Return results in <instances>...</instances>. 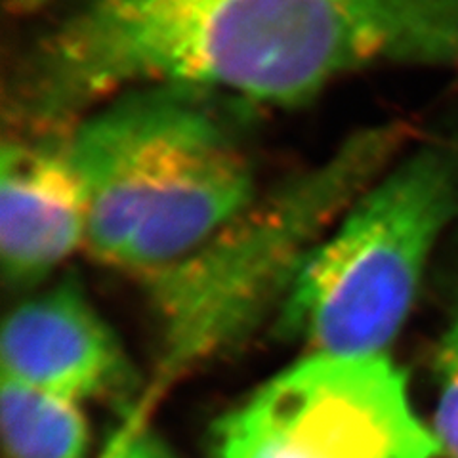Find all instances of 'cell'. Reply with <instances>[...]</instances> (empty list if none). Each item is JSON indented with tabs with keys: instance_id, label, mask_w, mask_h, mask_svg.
Returning a JSON list of instances; mask_svg holds the SVG:
<instances>
[{
	"instance_id": "1",
	"label": "cell",
	"mask_w": 458,
	"mask_h": 458,
	"mask_svg": "<svg viewBox=\"0 0 458 458\" xmlns=\"http://www.w3.org/2000/svg\"><path fill=\"white\" fill-rule=\"evenodd\" d=\"M384 65L458 69V0H73L25 96L50 121L155 84L294 106Z\"/></svg>"
},
{
	"instance_id": "2",
	"label": "cell",
	"mask_w": 458,
	"mask_h": 458,
	"mask_svg": "<svg viewBox=\"0 0 458 458\" xmlns=\"http://www.w3.org/2000/svg\"><path fill=\"white\" fill-rule=\"evenodd\" d=\"M222 99L188 86H140L77 124L67 151L86 197L84 247L99 262L148 279L256 199Z\"/></svg>"
},
{
	"instance_id": "3",
	"label": "cell",
	"mask_w": 458,
	"mask_h": 458,
	"mask_svg": "<svg viewBox=\"0 0 458 458\" xmlns=\"http://www.w3.org/2000/svg\"><path fill=\"white\" fill-rule=\"evenodd\" d=\"M397 128L352 136L325 163L252 200L205 245L143 279L161 323V382L235 346L279 311L306 258L392 166Z\"/></svg>"
},
{
	"instance_id": "4",
	"label": "cell",
	"mask_w": 458,
	"mask_h": 458,
	"mask_svg": "<svg viewBox=\"0 0 458 458\" xmlns=\"http://www.w3.org/2000/svg\"><path fill=\"white\" fill-rule=\"evenodd\" d=\"M458 218V141L388 166L311 250L277 311L325 355H388L443 232Z\"/></svg>"
},
{
	"instance_id": "5",
	"label": "cell",
	"mask_w": 458,
	"mask_h": 458,
	"mask_svg": "<svg viewBox=\"0 0 458 458\" xmlns=\"http://www.w3.org/2000/svg\"><path fill=\"white\" fill-rule=\"evenodd\" d=\"M214 458H439L390 355L308 353L212 428Z\"/></svg>"
},
{
	"instance_id": "6",
	"label": "cell",
	"mask_w": 458,
	"mask_h": 458,
	"mask_svg": "<svg viewBox=\"0 0 458 458\" xmlns=\"http://www.w3.org/2000/svg\"><path fill=\"white\" fill-rule=\"evenodd\" d=\"M0 378L75 403L131 390L123 344L75 279H64L13 308L0 338Z\"/></svg>"
},
{
	"instance_id": "7",
	"label": "cell",
	"mask_w": 458,
	"mask_h": 458,
	"mask_svg": "<svg viewBox=\"0 0 458 458\" xmlns=\"http://www.w3.org/2000/svg\"><path fill=\"white\" fill-rule=\"evenodd\" d=\"M86 245V197L67 141L6 140L0 157V264L31 289Z\"/></svg>"
},
{
	"instance_id": "8",
	"label": "cell",
	"mask_w": 458,
	"mask_h": 458,
	"mask_svg": "<svg viewBox=\"0 0 458 458\" xmlns=\"http://www.w3.org/2000/svg\"><path fill=\"white\" fill-rule=\"evenodd\" d=\"M0 432L6 458H86L82 405L0 378Z\"/></svg>"
},
{
	"instance_id": "9",
	"label": "cell",
	"mask_w": 458,
	"mask_h": 458,
	"mask_svg": "<svg viewBox=\"0 0 458 458\" xmlns=\"http://www.w3.org/2000/svg\"><path fill=\"white\" fill-rule=\"evenodd\" d=\"M439 394L432 432L443 458H458V363L436 360Z\"/></svg>"
},
{
	"instance_id": "10",
	"label": "cell",
	"mask_w": 458,
	"mask_h": 458,
	"mask_svg": "<svg viewBox=\"0 0 458 458\" xmlns=\"http://www.w3.org/2000/svg\"><path fill=\"white\" fill-rule=\"evenodd\" d=\"M140 412L141 409L123 426L104 458H176L166 443L146 426Z\"/></svg>"
},
{
	"instance_id": "11",
	"label": "cell",
	"mask_w": 458,
	"mask_h": 458,
	"mask_svg": "<svg viewBox=\"0 0 458 458\" xmlns=\"http://www.w3.org/2000/svg\"><path fill=\"white\" fill-rule=\"evenodd\" d=\"M436 360L458 363V306L454 310V315L447 327L445 335H443V338L439 342Z\"/></svg>"
}]
</instances>
